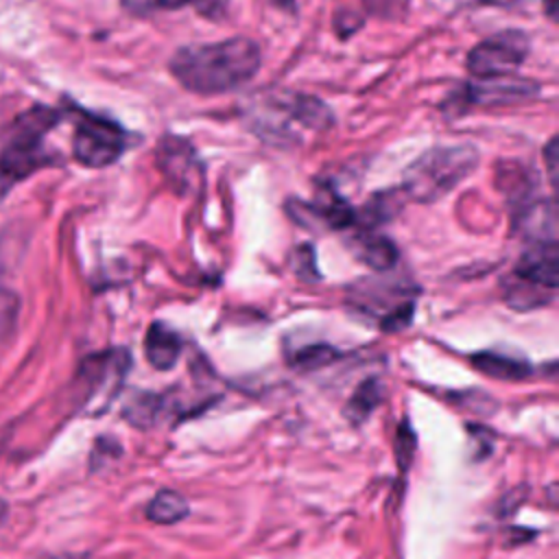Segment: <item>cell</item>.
Returning <instances> with one entry per match:
<instances>
[{
    "instance_id": "cell-1",
    "label": "cell",
    "mask_w": 559,
    "mask_h": 559,
    "mask_svg": "<svg viewBox=\"0 0 559 559\" xmlns=\"http://www.w3.org/2000/svg\"><path fill=\"white\" fill-rule=\"evenodd\" d=\"M260 48L236 35L223 41L188 44L170 59L173 76L190 92L223 94L249 83L260 68Z\"/></svg>"
},
{
    "instance_id": "cell-2",
    "label": "cell",
    "mask_w": 559,
    "mask_h": 559,
    "mask_svg": "<svg viewBox=\"0 0 559 559\" xmlns=\"http://www.w3.org/2000/svg\"><path fill=\"white\" fill-rule=\"evenodd\" d=\"M476 164L478 151L469 144L435 146L406 168L402 192L413 201L432 203L456 188Z\"/></svg>"
},
{
    "instance_id": "cell-3",
    "label": "cell",
    "mask_w": 559,
    "mask_h": 559,
    "mask_svg": "<svg viewBox=\"0 0 559 559\" xmlns=\"http://www.w3.org/2000/svg\"><path fill=\"white\" fill-rule=\"evenodd\" d=\"M59 111L50 107H33L22 114L0 151V194L13 188L37 168L50 164L44 151L46 133L57 124Z\"/></svg>"
},
{
    "instance_id": "cell-4",
    "label": "cell",
    "mask_w": 559,
    "mask_h": 559,
    "mask_svg": "<svg viewBox=\"0 0 559 559\" xmlns=\"http://www.w3.org/2000/svg\"><path fill=\"white\" fill-rule=\"evenodd\" d=\"M559 286L557 240L528 242V249L515 262L504 280V299L515 310H533L548 304Z\"/></svg>"
},
{
    "instance_id": "cell-5",
    "label": "cell",
    "mask_w": 559,
    "mask_h": 559,
    "mask_svg": "<svg viewBox=\"0 0 559 559\" xmlns=\"http://www.w3.org/2000/svg\"><path fill=\"white\" fill-rule=\"evenodd\" d=\"M531 41L522 31H502L478 41L467 55V70L476 79L513 74L528 57Z\"/></svg>"
},
{
    "instance_id": "cell-6",
    "label": "cell",
    "mask_w": 559,
    "mask_h": 559,
    "mask_svg": "<svg viewBox=\"0 0 559 559\" xmlns=\"http://www.w3.org/2000/svg\"><path fill=\"white\" fill-rule=\"evenodd\" d=\"M124 131L105 118L79 111L72 153L74 157L90 168H103L114 164L124 151Z\"/></svg>"
},
{
    "instance_id": "cell-7",
    "label": "cell",
    "mask_w": 559,
    "mask_h": 559,
    "mask_svg": "<svg viewBox=\"0 0 559 559\" xmlns=\"http://www.w3.org/2000/svg\"><path fill=\"white\" fill-rule=\"evenodd\" d=\"M127 369L129 354L124 349H114L87 358L81 369V378L85 382V406L105 408L116 397Z\"/></svg>"
},
{
    "instance_id": "cell-8",
    "label": "cell",
    "mask_w": 559,
    "mask_h": 559,
    "mask_svg": "<svg viewBox=\"0 0 559 559\" xmlns=\"http://www.w3.org/2000/svg\"><path fill=\"white\" fill-rule=\"evenodd\" d=\"M539 92V85L531 79L524 76H487V79H476L474 83L467 85L465 94L469 103L474 105H513L533 98Z\"/></svg>"
},
{
    "instance_id": "cell-9",
    "label": "cell",
    "mask_w": 559,
    "mask_h": 559,
    "mask_svg": "<svg viewBox=\"0 0 559 559\" xmlns=\"http://www.w3.org/2000/svg\"><path fill=\"white\" fill-rule=\"evenodd\" d=\"M144 354H146V360L151 362V367H155L159 371H168L179 360L181 338L173 328H168L162 321H155L146 332Z\"/></svg>"
},
{
    "instance_id": "cell-10",
    "label": "cell",
    "mask_w": 559,
    "mask_h": 559,
    "mask_svg": "<svg viewBox=\"0 0 559 559\" xmlns=\"http://www.w3.org/2000/svg\"><path fill=\"white\" fill-rule=\"evenodd\" d=\"M520 229L528 242H548L557 240V210L555 201H535L526 205L520 214Z\"/></svg>"
},
{
    "instance_id": "cell-11",
    "label": "cell",
    "mask_w": 559,
    "mask_h": 559,
    "mask_svg": "<svg viewBox=\"0 0 559 559\" xmlns=\"http://www.w3.org/2000/svg\"><path fill=\"white\" fill-rule=\"evenodd\" d=\"M469 362L480 373H485L489 378H498V380H522L531 373V367L524 360L504 356V354H496V352L472 354Z\"/></svg>"
},
{
    "instance_id": "cell-12",
    "label": "cell",
    "mask_w": 559,
    "mask_h": 559,
    "mask_svg": "<svg viewBox=\"0 0 559 559\" xmlns=\"http://www.w3.org/2000/svg\"><path fill=\"white\" fill-rule=\"evenodd\" d=\"M358 255L367 266L376 271H389L397 262L395 245L389 238L376 234H362L358 238Z\"/></svg>"
},
{
    "instance_id": "cell-13",
    "label": "cell",
    "mask_w": 559,
    "mask_h": 559,
    "mask_svg": "<svg viewBox=\"0 0 559 559\" xmlns=\"http://www.w3.org/2000/svg\"><path fill=\"white\" fill-rule=\"evenodd\" d=\"M162 413H164V397L148 391L133 395L122 408L124 419L138 428L155 426L162 419Z\"/></svg>"
},
{
    "instance_id": "cell-14",
    "label": "cell",
    "mask_w": 559,
    "mask_h": 559,
    "mask_svg": "<svg viewBox=\"0 0 559 559\" xmlns=\"http://www.w3.org/2000/svg\"><path fill=\"white\" fill-rule=\"evenodd\" d=\"M188 515V502L173 489H162L146 507V518L157 524H175Z\"/></svg>"
},
{
    "instance_id": "cell-15",
    "label": "cell",
    "mask_w": 559,
    "mask_h": 559,
    "mask_svg": "<svg viewBox=\"0 0 559 559\" xmlns=\"http://www.w3.org/2000/svg\"><path fill=\"white\" fill-rule=\"evenodd\" d=\"M382 384L376 378H369L365 382H360V386L354 391V395L349 397L347 406H345V417L354 424H362L373 408L382 402Z\"/></svg>"
},
{
    "instance_id": "cell-16",
    "label": "cell",
    "mask_w": 559,
    "mask_h": 559,
    "mask_svg": "<svg viewBox=\"0 0 559 559\" xmlns=\"http://www.w3.org/2000/svg\"><path fill=\"white\" fill-rule=\"evenodd\" d=\"M336 356V352L330 347V345H306L301 347L299 352H295L293 356V365L304 369V371H310V369H319L328 362H332Z\"/></svg>"
},
{
    "instance_id": "cell-17",
    "label": "cell",
    "mask_w": 559,
    "mask_h": 559,
    "mask_svg": "<svg viewBox=\"0 0 559 559\" xmlns=\"http://www.w3.org/2000/svg\"><path fill=\"white\" fill-rule=\"evenodd\" d=\"M122 7L138 17H146L157 11H173L183 7L188 0H120Z\"/></svg>"
},
{
    "instance_id": "cell-18",
    "label": "cell",
    "mask_w": 559,
    "mask_h": 559,
    "mask_svg": "<svg viewBox=\"0 0 559 559\" xmlns=\"http://www.w3.org/2000/svg\"><path fill=\"white\" fill-rule=\"evenodd\" d=\"M17 310H20L17 295L7 288H0V336H4L11 330L17 317Z\"/></svg>"
},
{
    "instance_id": "cell-19",
    "label": "cell",
    "mask_w": 559,
    "mask_h": 559,
    "mask_svg": "<svg viewBox=\"0 0 559 559\" xmlns=\"http://www.w3.org/2000/svg\"><path fill=\"white\" fill-rule=\"evenodd\" d=\"M314 271H317V266H314V255H312V249H310L308 245L299 247V249L295 251V273H297L299 277H306V280H314V277H319Z\"/></svg>"
},
{
    "instance_id": "cell-20",
    "label": "cell",
    "mask_w": 559,
    "mask_h": 559,
    "mask_svg": "<svg viewBox=\"0 0 559 559\" xmlns=\"http://www.w3.org/2000/svg\"><path fill=\"white\" fill-rule=\"evenodd\" d=\"M546 164H548V177H550V181H555V177H557V138H550V142H548V146H546Z\"/></svg>"
},
{
    "instance_id": "cell-21",
    "label": "cell",
    "mask_w": 559,
    "mask_h": 559,
    "mask_svg": "<svg viewBox=\"0 0 559 559\" xmlns=\"http://www.w3.org/2000/svg\"><path fill=\"white\" fill-rule=\"evenodd\" d=\"M188 2H197L199 11H203V13H212V11H214V7H212V0H188Z\"/></svg>"
},
{
    "instance_id": "cell-22",
    "label": "cell",
    "mask_w": 559,
    "mask_h": 559,
    "mask_svg": "<svg viewBox=\"0 0 559 559\" xmlns=\"http://www.w3.org/2000/svg\"><path fill=\"white\" fill-rule=\"evenodd\" d=\"M546 11H548L550 20H555V15H557V0H546Z\"/></svg>"
},
{
    "instance_id": "cell-23",
    "label": "cell",
    "mask_w": 559,
    "mask_h": 559,
    "mask_svg": "<svg viewBox=\"0 0 559 559\" xmlns=\"http://www.w3.org/2000/svg\"><path fill=\"white\" fill-rule=\"evenodd\" d=\"M469 2H485V4H507L513 0H469Z\"/></svg>"
},
{
    "instance_id": "cell-24",
    "label": "cell",
    "mask_w": 559,
    "mask_h": 559,
    "mask_svg": "<svg viewBox=\"0 0 559 559\" xmlns=\"http://www.w3.org/2000/svg\"><path fill=\"white\" fill-rule=\"evenodd\" d=\"M4 518H7V504H4V500H0V524L4 522Z\"/></svg>"
},
{
    "instance_id": "cell-25",
    "label": "cell",
    "mask_w": 559,
    "mask_h": 559,
    "mask_svg": "<svg viewBox=\"0 0 559 559\" xmlns=\"http://www.w3.org/2000/svg\"><path fill=\"white\" fill-rule=\"evenodd\" d=\"M277 2H293V0H277Z\"/></svg>"
}]
</instances>
